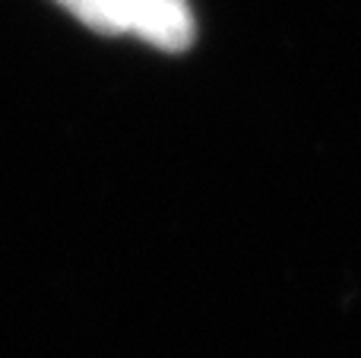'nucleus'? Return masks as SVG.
<instances>
[{
	"mask_svg": "<svg viewBox=\"0 0 361 358\" xmlns=\"http://www.w3.org/2000/svg\"><path fill=\"white\" fill-rule=\"evenodd\" d=\"M57 4L102 35H124L127 32L118 0H57Z\"/></svg>",
	"mask_w": 361,
	"mask_h": 358,
	"instance_id": "nucleus-2",
	"label": "nucleus"
},
{
	"mask_svg": "<svg viewBox=\"0 0 361 358\" xmlns=\"http://www.w3.org/2000/svg\"><path fill=\"white\" fill-rule=\"evenodd\" d=\"M127 32L162 51H184L193 42V13L187 0H118Z\"/></svg>",
	"mask_w": 361,
	"mask_h": 358,
	"instance_id": "nucleus-1",
	"label": "nucleus"
}]
</instances>
